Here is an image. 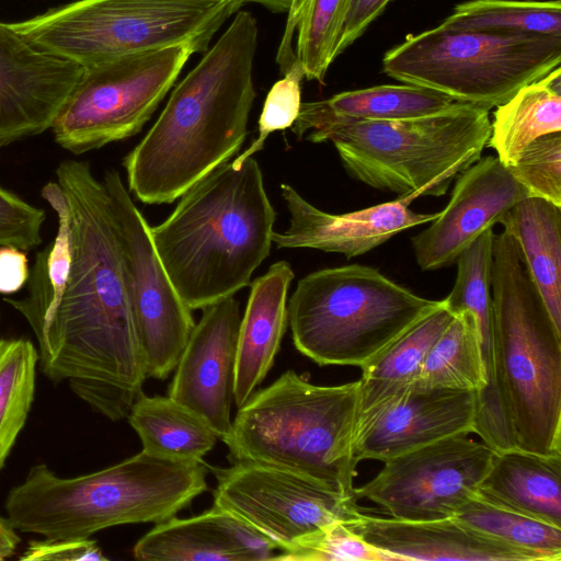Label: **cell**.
Returning a JSON list of instances; mask_svg holds the SVG:
<instances>
[{"mask_svg": "<svg viewBox=\"0 0 561 561\" xmlns=\"http://www.w3.org/2000/svg\"><path fill=\"white\" fill-rule=\"evenodd\" d=\"M476 495L495 506L561 528V455L494 451Z\"/></svg>", "mask_w": 561, "mask_h": 561, "instance_id": "24", "label": "cell"}, {"mask_svg": "<svg viewBox=\"0 0 561 561\" xmlns=\"http://www.w3.org/2000/svg\"><path fill=\"white\" fill-rule=\"evenodd\" d=\"M347 525L393 561H540L534 553L491 538L454 517L414 522L364 513Z\"/></svg>", "mask_w": 561, "mask_h": 561, "instance_id": "21", "label": "cell"}, {"mask_svg": "<svg viewBox=\"0 0 561 561\" xmlns=\"http://www.w3.org/2000/svg\"><path fill=\"white\" fill-rule=\"evenodd\" d=\"M203 461H183L141 450L116 465L61 478L34 465L4 501L18 533L44 538H90L119 525L160 523L207 490Z\"/></svg>", "mask_w": 561, "mask_h": 561, "instance_id": "5", "label": "cell"}, {"mask_svg": "<svg viewBox=\"0 0 561 561\" xmlns=\"http://www.w3.org/2000/svg\"><path fill=\"white\" fill-rule=\"evenodd\" d=\"M126 419L139 436L142 450L169 459L203 461L219 439L203 417L169 396L141 393Z\"/></svg>", "mask_w": 561, "mask_h": 561, "instance_id": "28", "label": "cell"}, {"mask_svg": "<svg viewBox=\"0 0 561 561\" xmlns=\"http://www.w3.org/2000/svg\"><path fill=\"white\" fill-rule=\"evenodd\" d=\"M474 422L473 391L414 382L356 433L354 455L358 461L383 462L447 437L473 433Z\"/></svg>", "mask_w": 561, "mask_h": 561, "instance_id": "18", "label": "cell"}, {"mask_svg": "<svg viewBox=\"0 0 561 561\" xmlns=\"http://www.w3.org/2000/svg\"><path fill=\"white\" fill-rule=\"evenodd\" d=\"M242 0H76L10 23L35 47L83 68L179 44L196 53Z\"/></svg>", "mask_w": 561, "mask_h": 561, "instance_id": "9", "label": "cell"}, {"mask_svg": "<svg viewBox=\"0 0 561 561\" xmlns=\"http://www.w3.org/2000/svg\"><path fill=\"white\" fill-rule=\"evenodd\" d=\"M490 111L455 103L419 117L356 122L305 137L332 141L350 176L403 197L444 195L481 158L491 135Z\"/></svg>", "mask_w": 561, "mask_h": 561, "instance_id": "8", "label": "cell"}, {"mask_svg": "<svg viewBox=\"0 0 561 561\" xmlns=\"http://www.w3.org/2000/svg\"><path fill=\"white\" fill-rule=\"evenodd\" d=\"M45 219L44 209L0 185V245H13L24 251L37 248L43 241Z\"/></svg>", "mask_w": 561, "mask_h": 561, "instance_id": "38", "label": "cell"}, {"mask_svg": "<svg viewBox=\"0 0 561 561\" xmlns=\"http://www.w3.org/2000/svg\"><path fill=\"white\" fill-rule=\"evenodd\" d=\"M490 387L476 396L474 431L494 451L561 455V331L513 237L494 236Z\"/></svg>", "mask_w": 561, "mask_h": 561, "instance_id": "3", "label": "cell"}, {"mask_svg": "<svg viewBox=\"0 0 561 561\" xmlns=\"http://www.w3.org/2000/svg\"><path fill=\"white\" fill-rule=\"evenodd\" d=\"M151 227L157 253L191 310L234 296L267 257L276 213L257 161L225 162Z\"/></svg>", "mask_w": 561, "mask_h": 561, "instance_id": "4", "label": "cell"}, {"mask_svg": "<svg viewBox=\"0 0 561 561\" xmlns=\"http://www.w3.org/2000/svg\"><path fill=\"white\" fill-rule=\"evenodd\" d=\"M561 131V68L520 88L496 106L488 146L511 167L535 139Z\"/></svg>", "mask_w": 561, "mask_h": 561, "instance_id": "27", "label": "cell"}, {"mask_svg": "<svg viewBox=\"0 0 561 561\" xmlns=\"http://www.w3.org/2000/svg\"><path fill=\"white\" fill-rule=\"evenodd\" d=\"M37 368L38 351L30 339L0 337V473L27 422Z\"/></svg>", "mask_w": 561, "mask_h": 561, "instance_id": "32", "label": "cell"}, {"mask_svg": "<svg viewBox=\"0 0 561 561\" xmlns=\"http://www.w3.org/2000/svg\"><path fill=\"white\" fill-rule=\"evenodd\" d=\"M30 277L26 251L0 245V294L12 295L26 285Z\"/></svg>", "mask_w": 561, "mask_h": 561, "instance_id": "41", "label": "cell"}, {"mask_svg": "<svg viewBox=\"0 0 561 561\" xmlns=\"http://www.w3.org/2000/svg\"><path fill=\"white\" fill-rule=\"evenodd\" d=\"M56 178L68 206L71 262L58 297L26 322L39 371L117 422L147 378L121 229L87 161H61Z\"/></svg>", "mask_w": 561, "mask_h": 561, "instance_id": "1", "label": "cell"}, {"mask_svg": "<svg viewBox=\"0 0 561 561\" xmlns=\"http://www.w3.org/2000/svg\"><path fill=\"white\" fill-rule=\"evenodd\" d=\"M282 196L289 211V226L273 232L272 242L282 249H314L355 257L385 243L409 228L433 221L438 213L420 214L410 204L416 192L394 201L345 213H325L306 201L293 186L283 183Z\"/></svg>", "mask_w": 561, "mask_h": 561, "instance_id": "19", "label": "cell"}, {"mask_svg": "<svg viewBox=\"0 0 561 561\" xmlns=\"http://www.w3.org/2000/svg\"><path fill=\"white\" fill-rule=\"evenodd\" d=\"M453 318L443 302L362 368L355 435L416 381L427 353Z\"/></svg>", "mask_w": 561, "mask_h": 561, "instance_id": "25", "label": "cell"}, {"mask_svg": "<svg viewBox=\"0 0 561 561\" xmlns=\"http://www.w3.org/2000/svg\"><path fill=\"white\" fill-rule=\"evenodd\" d=\"M277 547L234 514L214 505L188 518L157 523L134 546L142 561H265Z\"/></svg>", "mask_w": 561, "mask_h": 561, "instance_id": "20", "label": "cell"}, {"mask_svg": "<svg viewBox=\"0 0 561 561\" xmlns=\"http://www.w3.org/2000/svg\"><path fill=\"white\" fill-rule=\"evenodd\" d=\"M442 23L482 32L561 35V1L469 0L458 3Z\"/></svg>", "mask_w": 561, "mask_h": 561, "instance_id": "33", "label": "cell"}, {"mask_svg": "<svg viewBox=\"0 0 561 561\" xmlns=\"http://www.w3.org/2000/svg\"><path fill=\"white\" fill-rule=\"evenodd\" d=\"M259 26L239 10L198 64L173 88L161 114L124 158L128 191L169 204L241 148L255 99Z\"/></svg>", "mask_w": 561, "mask_h": 561, "instance_id": "2", "label": "cell"}, {"mask_svg": "<svg viewBox=\"0 0 561 561\" xmlns=\"http://www.w3.org/2000/svg\"><path fill=\"white\" fill-rule=\"evenodd\" d=\"M22 561H106L96 541L91 538H44L28 541Z\"/></svg>", "mask_w": 561, "mask_h": 561, "instance_id": "39", "label": "cell"}, {"mask_svg": "<svg viewBox=\"0 0 561 561\" xmlns=\"http://www.w3.org/2000/svg\"><path fill=\"white\" fill-rule=\"evenodd\" d=\"M214 505L256 529L282 552L334 523L365 512L356 497L308 477L254 461L215 469Z\"/></svg>", "mask_w": 561, "mask_h": 561, "instance_id": "12", "label": "cell"}, {"mask_svg": "<svg viewBox=\"0 0 561 561\" xmlns=\"http://www.w3.org/2000/svg\"><path fill=\"white\" fill-rule=\"evenodd\" d=\"M560 62L561 35L482 32L440 22L387 50L382 70L402 83L490 111Z\"/></svg>", "mask_w": 561, "mask_h": 561, "instance_id": "10", "label": "cell"}, {"mask_svg": "<svg viewBox=\"0 0 561 561\" xmlns=\"http://www.w3.org/2000/svg\"><path fill=\"white\" fill-rule=\"evenodd\" d=\"M304 69L297 58L270 89L259 118V135L252 145L232 160L240 167L248 158L260 151L267 137L277 130L291 128L301 108V82Z\"/></svg>", "mask_w": 561, "mask_h": 561, "instance_id": "37", "label": "cell"}, {"mask_svg": "<svg viewBox=\"0 0 561 561\" xmlns=\"http://www.w3.org/2000/svg\"><path fill=\"white\" fill-rule=\"evenodd\" d=\"M83 73L0 21V148L51 128Z\"/></svg>", "mask_w": 561, "mask_h": 561, "instance_id": "15", "label": "cell"}, {"mask_svg": "<svg viewBox=\"0 0 561 561\" xmlns=\"http://www.w3.org/2000/svg\"><path fill=\"white\" fill-rule=\"evenodd\" d=\"M499 224L515 240L552 322L561 331V206L527 196Z\"/></svg>", "mask_w": 561, "mask_h": 561, "instance_id": "26", "label": "cell"}, {"mask_svg": "<svg viewBox=\"0 0 561 561\" xmlns=\"http://www.w3.org/2000/svg\"><path fill=\"white\" fill-rule=\"evenodd\" d=\"M415 382L428 388L469 390L476 394L485 387L478 329L469 311L454 316L427 353Z\"/></svg>", "mask_w": 561, "mask_h": 561, "instance_id": "30", "label": "cell"}, {"mask_svg": "<svg viewBox=\"0 0 561 561\" xmlns=\"http://www.w3.org/2000/svg\"><path fill=\"white\" fill-rule=\"evenodd\" d=\"M459 523L534 553L540 561L561 560V528L470 496L453 516Z\"/></svg>", "mask_w": 561, "mask_h": 561, "instance_id": "34", "label": "cell"}, {"mask_svg": "<svg viewBox=\"0 0 561 561\" xmlns=\"http://www.w3.org/2000/svg\"><path fill=\"white\" fill-rule=\"evenodd\" d=\"M193 54L179 44L84 68L51 125L56 144L82 154L138 134Z\"/></svg>", "mask_w": 561, "mask_h": 561, "instance_id": "11", "label": "cell"}, {"mask_svg": "<svg viewBox=\"0 0 561 561\" xmlns=\"http://www.w3.org/2000/svg\"><path fill=\"white\" fill-rule=\"evenodd\" d=\"M102 182L122 233L146 376L165 379L195 327L192 310L172 284L154 248L151 227L119 173L108 170Z\"/></svg>", "mask_w": 561, "mask_h": 561, "instance_id": "13", "label": "cell"}, {"mask_svg": "<svg viewBox=\"0 0 561 561\" xmlns=\"http://www.w3.org/2000/svg\"><path fill=\"white\" fill-rule=\"evenodd\" d=\"M391 1L392 0H352L342 24L337 43V54L341 55L350 45L359 38Z\"/></svg>", "mask_w": 561, "mask_h": 561, "instance_id": "40", "label": "cell"}, {"mask_svg": "<svg viewBox=\"0 0 561 561\" xmlns=\"http://www.w3.org/2000/svg\"><path fill=\"white\" fill-rule=\"evenodd\" d=\"M508 169L529 196L561 206V131L531 141Z\"/></svg>", "mask_w": 561, "mask_h": 561, "instance_id": "36", "label": "cell"}, {"mask_svg": "<svg viewBox=\"0 0 561 561\" xmlns=\"http://www.w3.org/2000/svg\"><path fill=\"white\" fill-rule=\"evenodd\" d=\"M352 0H301L287 14L276 61L284 73L297 58L305 79L324 83L327 72L339 56L342 24Z\"/></svg>", "mask_w": 561, "mask_h": 561, "instance_id": "29", "label": "cell"}, {"mask_svg": "<svg viewBox=\"0 0 561 561\" xmlns=\"http://www.w3.org/2000/svg\"><path fill=\"white\" fill-rule=\"evenodd\" d=\"M174 368L169 397L203 417L219 439L231 430L240 304L228 297L205 307Z\"/></svg>", "mask_w": 561, "mask_h": 561, "instance_id": "16", "label": "cell"}, {"mask_svg": "<svg viewBox=\"0 0 561 561\" xmlns=\"http://www.w3.org/2000/svg\"><path fill=\"white\" fill-rule=\"evenodd\" d=\"M283 561H393L375 548L346 523L334 522L298 542L291 550L275 556Z\"/></svg>", "mask_w": 561, "mask_h": 561, "instance_id": "35", "label": "cell"}, {"mask_svg": "<svg viewBox=\"0 0 561 561\" xmlns=\"http://www.w3.org/2000/svg\"><path fill=\"white\" fill-rule=\"evenodd\" d=\"M450 98L411 84H382L345 91L329 99L302 102L291 131L298 138L335 126L424 116L451 107Z\"/></svg>", "mask_w": 561, "mask_h": 561, "instance_id": "23", "label": "cell"}, {"mask_svg": "<svg viewBox=\"0 0 561 561\" xmlns=\"http://www.w3.org/2000/svg\"><path fill=\"white\" fill-rule=\"evenodd\" d=\"M295 274L279 261L250 285L238 336L234 400L240 408L266 377L287 328V294Z\"/></svg>", "mask_w": 561, "mask_h": 561, "instance_id": "22", "label": "cell"}, {"mask_svg": "<svg viewBox=\"0 0 561 561\" xmlns=\"http://www.w3.org/2000/svg\"><path fill=\"white\" fill-rule=\"evenodd\" d=\"M527 196L496 156L481 157L458 175L446 207L412 238L417 265L435 271L455 264L484 230Z\"/></svg>", "mask_w": 561, "mask_h": 561, "instance_id": "17", "label": "cell"}, {"mask_svg": "<svg viewBox=\"0 0 561 561\" xmlns=\"http://www.w3.org/2000/svg\"><path fill=\"white\" fill-rule=\"evenodd\" d=\"M493 227L488 228L457 259V276L449 295L443 299L453 314L469 311L477 324L482 359L485 367V391L492 380L493 317L491 268L493 261Z\"/></svg>", "mask_w": 561, "mask_h": 561, "instance_id": "31", "label": "cell"}, {"mask_svg": "<svg viewBox=\"0 0 561 561\" xmlns=\"http://www.w3.org/2000/svg\"><path fill=\"white\" fill-rule=\"evenodd\" d=\"M443 305L351 264L301 278L287 305L296 348L320 366L360 369Z\"/></svg>", "mask_w": 561, "mask_h": 561, "instance_id": "7", "label": "cell"}, {"mask_svg": "<svg viewBox=\"0 0 561 561\" xmlns=\"http://www.w3.org/2000/svg\"><path fill=\"white\" fill-rule=\"evenodd\" d=\"M493 454L483 442L467 435L447 437L383 461L379 473L354 493L392 518H449L476 493Z\"/></svg>", "mask_w": 561, "mask_h": 561, "instance_id": "14", "label": "cell"}, {"mask_svg": "<svg viewBox=\"0 0 561 561\" xmlns=\"http://www.w3.org/2000/svg\"><path fill=\"white\" fill-rule=\"evenodd\" d=\"M243 3L261 4L275 13H287L291 7L293 0H242Z\"/></svg>", "mask_w": 561, "mask_h": 561, "instance_id": "43", "label": "cell"}, {"mask_svg": "<svg viewBox=\"0 0 561 561\" xmlns=\"http://www.w3.org/2000/svg\"><path fill=\"white\" fill-rule=\"evenodd\" d=\"M300 2H301V0H293L291 7L289 9L290 11H288L287 13H290V12L295 11Z\"/></svg>", "mask_w": 561, "mask_h": 561, "instance_id": "44", "label": "cell"}, {"mask_svg": "<svg viewBox=\"0 0 561 561\" xmlns=\"http://www.w3.org/2000/svg\"><path fill=\"white\" fill-rule=\"evenodd\" d=\"M358 400V380L319 386L288 369L238 408L221 440L232 461L277 467L355 496Z\"/></svg>", "mask_w": 561, "mask_h": 561, "instance_id": "6", "label": "cell"}, {"mask_svg": "<svg viewBox=\"0 0 561 561\" xmlns=\"http://www.w3.org/2000/svg\"><path fill=\"white\" fill-rule=\"evenodd\" d=\"M20 542L19 533L5 516L0 515V561L13 557Z\"/></svg>", "mask_w": 561, "mask_h": 561, "instance_id": "42", "label": "cell"}]
</instances>
